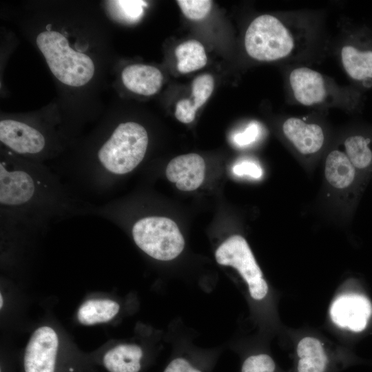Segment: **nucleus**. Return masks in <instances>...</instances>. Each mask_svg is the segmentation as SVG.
Masks as SVG:
<instances>
[{
	"mask_svg": "<svg viewBox=\"0 0 372 372\" xmlns=\"http://www.w3.org/2000/svg\"><path fill=\"white\" fill-rule=\"evenodd\" d=\"M1 152V234H37L54 223L93 214L96 205L85 200L52 168L5 148Z\"/></svg>",
	"mask_w": 372,
	"mask_h": 372,
	"instance_id": "obj_1",
	"label": "nucleus"
},
{
	"mask_svg": "<svg viewBox=\"0 0 372 372\" xmlns=\"http://www.w3.org/2000/svg\"><path fill=\"white\" fill-rule=\"evenodd\" d=\"M35 41L50 70L63 85L82 87L93 79L96 66L92 57L71 44L65 33L47 28Z\"/></svg>",
	"mask_w": 372,
	"mask_h": 372,
	"instance_id": "obj_2",
	"label": "nucleus"
},
{
	"mask_svg": "<svg viewBox=\"0 0 372 372\" xmlns=\"http://www.w3.org/2000/svg\"><path fill=\"white\" fill-rule=\"evenodd\" d=\"M303 42L302 30L271 14L254 19L245 36L247 53L260 61L286 59L296 54Z\"/></svg>",
	"mask_w": 372,
	"mask_h": 372,
	"instance_id": "obj_3",
	"label": "nucleus"
},
{
	"mask_svg": "<svg viewBox=\"0 0 372 372\" xmlns=\"http://www.w3.org/2000/svg\"><path fill=\"white\" fill-rule=\"evenodd\" d=\"M0 141L7 150L43 163L63 150V146L49 127L17 118L1 119Z\"/></svg>",
	"mask_w": 372,
	"mask_h": 372,
	"instance_id": "obj_4",
	"label": "nucleus"
},
{
	"mask_svg": "<svg viewBox=\"0 0 372 372\" xmlns=\"http://www.w3.org/2000/svg\"><path fill=\"white\" fill-rule=\"evenodd\" d=\"M131 234L135 244L143 252L158 260L174 259L185 247L176 223L166 217H141L132 224Z\"/></svg>",
	"mask_w": 372,
	"mask_h": 372,
	"instance_id": "obj_5",
	"label": "nucleus"
},
{
	"mask_svg": "<svg viewBox=\"0 0 372 372\" xmlns=\"http://www.w3.org/2000/svg\"><path fill=\"white\" fill-rule=\"evenodd\" d=\"M23 372H79V364L66 362L60 354L55 330L41 326L32 333L24 350Z\"/></svg>",
	"mask_w": 372,
	"mask_h": 372,
	"instance_id": "obj_6",
	"label": "nucleus"
},
{
	"mask_svg": "<svg viewBox=\"0 0 372 372\" xmlns=\"http://www.w3.org/2000/svg\"><path fill=\"white\" fill-rule=\"evenodd\" d=\"M215 258L219 265L231 266L238 271L247 282L254 299L260 300L265 297L268 292L267 283L242 236L234 235L228 238L216 249Z\"/></svg>",
	"mask_w": 372,
	"mask_h": 372,
	"instance_id": "obj_7",
	"label": "nucleus"
},
{
	"mask_svg": "<svg viewBox=\"0 0 372 372\" xmlns=\"http://www.w3.org/2000/svg\"><path fill=\"white\" fill-rule=\"evenodd\" d=\"M342 67L348 76L364 88H372V41L357 34L340 51Z\"/></svg>",
	"mask_w": 372,
	"mask_h": 372,
	"instance_id": "obj_8",
	"label": "nucleus"
},
{
	"mask_svg": "<svg viewBox=\"0 0 372 372\" xmlns=\"http://www.w3.org/2000/svg\"><path fill=\"white\" fill-rule=\"evenodd\" d=\"M289 81L295 99L302 105H318L329 97L324 77L314 70L296 68L291 72Z\"/></svg>",
	"mask_w": 372,
	"mask_h": 372,
	"instance_id": "obj_9",
	"label": "nucleus"
},
{
	"mask_svg": "<svg viewBox=\"0 0 372 372\" xmlns=\"http://www.w3.org/2000/svg\"><path fill=\"white\" fill-rule=\"evenodd\" d=\"M371 313V307L368 300L353 294L338 297L330 309V316L335 324L354 331L365 328Z\"/></svg>",
	"mask_w": 372,
	"mask_h": 372,
	"instance_id": "obj_10",
	"label": "nucleus"
},
{
	"mask_svg": "<svg viewBox=\"0 0 372 372\" xmlns=\"http://www.w3.org/2000/svg\"><path fill=\"white\" fill-rule=\"evenodd\" d=\"M205 163L198 154L191 153L176 156L168 163L167 178L181 191H194L205 178Z\"/></svg>",
	"mask_w": 372,
	"mask_h": 372,
	"instance_id": "obj_11",
	"label": "nucleus"
},
{
	"mask_svg": "<svg viewBox=\"0 0 372 372\" xmlns=\"http://www.w3.org/2000/svg\"><path fill=\"white\" fill-rule=\"evenodd\" d=\"M282 132L296 149L304 155L318 152L324 142V134L319 125L296 117L285 121Z\"/></svg>",
	"mask_w": 372,
	"mask_h": 372,
	"instance_id": "obj_12",
	"label": "nucleus"
},
{
	"mask_svg": "<svg viewBox=\"0 0 372 372\" xmlns=\"http://www.w3.org/2000/svg\"><path fill=\"white\" fill-rule=\"evenodd\" d=\"M121 79L130 91L140 95L157 93L163 84V76L159 69L145 64H131L122 71Z\"/></svg>",
	"mask_w": 372,
	"mask_h": 372,
	"instance_id": "obj_13",
	"label": "nucleus"
},
{
	"mask_svg": "<svg viewBox=\"0 0 372 372\" xmlns=\"http://www.w3.org/2000/svg\"><path fill=\"white\" fill-rule=\"evenodd\" d=\"M143 351L135 344H121L107 349L101 363L107 372H139Z\"/></svg>",
	"mask_w": 372,
	"mask_h": 372,
	"instance_id": "obj_14",
	"label": "nucleus"
},
{
	"mask_svg": "<svg viewBox=\"0 0 372 372\" xmlns=\"http://www.w3.org/2000/svg\"><path fill=\"white\" fill-rule=\"evenodd\" d=\"M356 169L344 151L333 149L325 160L324 176L326 180L334 188L343 189L349 187L354 181Z\"/></svg>",
	"mask_w": 372,
	"mask_h": 372,
	"instance_id": "obj_15",
	"label": "nucleus"
},
{
	"mask_svg": "<svg viewBox=\"0 0 372 372\" xmlns=\"http://www.w3.org/2000/svg\"><path fill=\"white\" fill-rule=\"evenodd\" d=\"M119 309V304L113 300L90 298L79 307L76 318L79 323L86 326L105 323L112 320Z\"/></svg>",
	"mask_w": 372,
	"mask_h": 372,
	"instance_id": "obj_16",
	"label": "nucleus"
},
{
	"mask_svg": "<svg viewBox=\"0 0 372 372\" xmlns=\"http://www.w3.org/2000/svg\"><path fill=\"white\" fill-rule=\"evenodd\" d=\"M297 355V372L325 371L328 358L319 340L312 337L302 338L298 344Z\"/></svg>",
	"mask_w": 372,
	"mask_h": 372,
	"instance_id": "obj_17",
	"label": "nucleus"
},
{
	"mask_svg": "<svg viewBox=\"0 0 372 372\" xmlns=\"http://www.w3.org/2000/svg\"><path fill=\"white\" fill-rule=\"evenodd\" d=\"M177 69L181 73H189L203 68L207 61L203 45L196 40L180 43L175 50Z\"/></svg>",
	"mask_w": 372,
	"mask_h": 372,
	"instance_id": "obj_18",
	"label": "nucleus"
},
{
	"mask_svg": "<svg viewBox=\"0 0 372 372\" xmlns=\"http://www.w3.org/2000/svg\"><path fill=\"white\" fill-rule=\"evenodd\" d=\"M344 152L356 169L363 170L372 164V142L362 135H353L344 142Z\"/></svg>",
	"mask_w": 372,
	"mask_h": 372,
	"instance_id": "obj_19",
	"label": "nucleus"
},
{
	"mask_svg": "<svg viewBox=\"0 0 372 372\" xmlns=\"http://www.w3.org/2000/svg\"><path fill=\"white\" fill-rule=\"evenodd\" d=\"M109 3L112 5L115 17L127 23L138 21L143 14L144 7L147 6L144 1H112Z\"/></svg>",
	"mask_w": 372,
	"mask_h": 372,
	"instance_id": "obj_20",
	"label": "nucleus"
},
{
	"mask_svg": "<svg viewBox=\"0 0 372 372\" xmlns=\"http://www.w3.org/2000/svg\"><path fill=\"white\" fill-rule=\"evenodd\" d=\"M214 87V78L209 74L198 76L193 81L192 85V99L191 100L197 109L207 102L213 92Z\"/></svg>",
	"mask_w": 372,
	"mask_h": 372,
	"instance_id": "obj_21",
	"label": "nucleus"
},
{
	"mask_svg": "<svg viewBox=\"0 0 372 372\" xmlns=\"http://www.w3.org/2000/svg\"><path fill=\"white\" fill-rule=\"evenodd\" d=\"M176 2L183 14L194 21L204 19L212 6V1L209 0H178Z\"/></svg>",
	"mask_w": 372,
	"mask_h": 372,
	"instance_id": "obj_22",
	"label": "nucleus"
},
{
	"mask_svg": "<svg viewBox=\"0 0 372 372\" xmlns=\"http://www.w3.org/2000/svg\"><path fill=\"white\" fill-rule=\"evenodd\" d=\"M275 369V362L269 355L258 354L245 360L241 372H274Z\"/></svg>",
	"mask_w": 372,
	"mask_h": 372,
	"instance_id": "obj_23",
	"label": "nucleus"
},
{
	"mask_svg": "<svg viewBox=\"0 0 372 372\" xmlns=\"http://www.w3.org/2000/svg\"><path fill=\"white\" fill-rule=\"evenodd\" d=\"M197 110L191 99H183L176 103L175 116L183 123H189L194 120Z\"/></svg>",
	"mask_w": 372,
	"mask_h": 372,
	"instance_id": "obj_24",
	"label": "nucleus"
},
{
	"mask_svg": "<svg viewBox=\"0 0 372 372\" xmlns=\"http://www.w3.org/2000/svg\"><path fill=\"white\" fill-rule=\"evenodd\" d=\"M260 130L259 124L252 122L243 132L234 135V141L240 147L249 145L256 141L260 134Z\"/></svg>",
	"mask_w": 372,
	"mask_h": 372,
	"instance_id": "obj_25",
	"label": "nucleus"
},
{
	"mask_svg": "<svg viewBox=\"0 0 372 372\" xmlns=\"http://www.w3.org/2000/svg\"><path fill=\"white\" fill-rule=\"evenodd\" d=\"M233 172L237 176H248L256 179L260 178L262 175L260 165L249 160L237 163L233 167Z\"/></svg>",
	"mask_w": 372,
	"mask_h": 372,
	"instance_id": "obj_26",
	"label": "nucleus"
},
{
	"mask_svg": "<svg viewBox=\"0 0 372 372\" xmlns=\"http://www.w3.org/2000/svg\"><path fill=\"white\" fill-rule=\"evenodd\" d=\"M192 366L183 358H176L167 366L164 372H189Z\"/></svg>",
	"mask_w": 372,
	"mask_h": 372,
	"instance_id": "obj_27",
	"label": "nucleus"
},
{
	"mask_svg": "<svg viewBox=\"0 0 372 372\" xmlns=\"http://www.w3.org/2000/svg\"><path fill=\"white\" fill-rule=\"evenodd\" d=\"M3 304V299L2 295L1 294L0 296V308L1 309H2Z\"/></svg>",
	"mask_w": 372,
	"mask_h": 372,
	"instance_id": "obj_28",
	"label": "nucleus"
},
{
	"mask_svg": "<svg viewBox=\"0 0 372 372\" xmlns=\"http://www.w3.org/2000/svg\"><path fill=\"white\" fill-rule=\"evenodd\" d=\"M189 372H201L200 371L196 369H194L193 366L192 367V369H190Z\"/></svg>",
	"mask_w": 372,
	"mask_h": 372,
	"instance_id": "obj_29",
	"label": "nucleus"
}]
</instances>
